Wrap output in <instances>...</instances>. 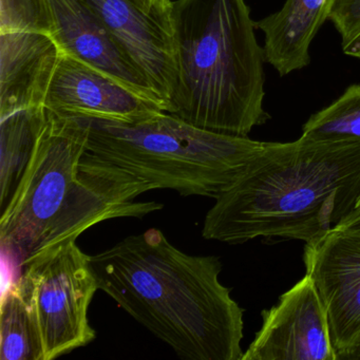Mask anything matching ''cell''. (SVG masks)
Segmentation results:
<instances>
[{
  "mask_svg": "<svg viewBox=\"0 0 360 360\" xmlns=\"http://www.w3.org/2000/svg\"><path fill=\"white\" fill-rule=\"evenodd\" d=\"M89 260L100 290L181 358L241 360L243 309L219 257L186 254L150 229Z\"/></svg>",
  "mask_w": 360,
  "mask_h": 360,
  "instance_id": "obj_1",
  "label": "cell"
},
{
  "mask_svg": "<svg viewBox=\"0 0 360 360\" xmlns=\"http://www.w3.org/2000/svg\"><path fill=\"white\" fill-rule=\"evenodd\" d=\"M206 240L242 244L258 237L315 243L351 216L360 200V144L269 143L216 198Z\"/></svg>",
  "mask_w": 360,
  "mask_h": 360,
  "instance_id": "obj_2",
  "label": "cell"
},
{
  "mask_svg": "<svg viewBox=\"0 0 360 360\" xmlns=\"http://www.w3.org/2000/svg\"><path fill=\"white\" fill-rule=\"evenodd\" d=\"M170 20L176 77L168 113L244 138L266 123V60L245 0H174Z\"/></svg>",
  "mask_w": 360,
  "mask_h": 360,
  "instance_id": "obj_3",
  "label": "cell"
},
{
  "mask_svg": "<svg viewBox=\"0 0 360 360\" xmlns=\"http://www.w3.org/2000/svg\"><path fill=\"white\" fill-rule=\"evenodd\" d=\"M89 123L79 169L127 201L155 189L216 199L267 145L202 129L165 111L134 124Z\"/></svg>",
  "mask_w": 360,
  "mask_h": 360,
  "instance_id": "obj_4",
  "label": "cell"
},
{
  "mask_svg": "<svg viewBox=\"0 0 360 360\" xmlns=\"http://www.w3.org/2000/svg\"><path fill=\"white\" fill-rule=\"evenodd\" d=\"M32 157L8 205L0 212L3 252L22 269L32 257L90 227L119 218L142 219L158 202L126 201L79 169L89 119L47 110Z\"/></svg>",
  "mask_w": 360,
  "mask_h": 360,
  "instance_id": "obj_5",
  "label": "cell"
},
{
  "mask_svg": "<svg viewBox=\"0 0 360 360\" xmlns=\"http://www.w3.org/2000/svg\"><path fill=\"white\" fill-rule=\"evenodd\" d=\"M89 255L69 240L32 257L15 280L26 301L41 347L52 360L96 339L88 309L100 290Z\"/></svg>",
  "mask_w": 360,
  "mask_h": 360,
  "instance_id": "obj_6",
  "label": "cell"
},
{
  "mask_svg": "<svg viewBox=\"0 0 360 360\" xmlns=\"http://www.w3.org/2000/svg\"><path fill=\"white\" fill-rule=\"evenodd\" d=\"M261 316L241 360H338L326 307L307 274Z\"/></svg>",
  "mask_w": 360,
  "mask_h": 360,
  "instance_id": "obj_7",
  "label": "cell"
},
{
  "mask_svg": "<svg viewBox=\"0 0 360 360\" xmlns=\"http://www.w3.org/2000/svg\"><path fill=\"white\" fill-rule=\"evenodd\" d=\"M121 44L169 109L176 67L170 7L153 0H84Z\"/></svg>",
  "mask_w": 360,
  "mask_h": 360,
  "instance_id": "obj_8",
  "label": "cell"
},
{
  "mask_svg": "<svg viewBox=\"0 0 360 360\" xmlns=\"http://www.w3.org/2000/svg\"><path fill=\"white\" fill-rule=\"evenodd\" d=\"M303 262L326 307L340 360L360 338V236L330 231L305 244Z\"/></svg>",
  "mask_w": 360,
  "mask_h": 360,
  "instance_id": "obj_9",
  "label": "cell"
},
{
  "mask_svg": "<svg viewBox=\"0 0 360 360\" xmlns=\"http://www.w3.org/2000/svg\"><path fill=\"white\" fill-rule=\"evenodd\" d=\"M50 34L68 54L112 77L134 94L165 106L140 67L84 0H43Z\"/></svg>",
  "mask_w": 360,
  "mask_h": 360,
  "instance_id": "obj_10",
  "label": "cell"
},
{
  "mask_svg": "<svg viewBox=\"0 0 360 360\" xmlns=\"http://www.w3.org/2000/svg\"><path fill=\"white\" fill-rule=\"evenodd\" d=\"M44 107L62 115L134 124L164 111L98 69L62 53Z\"/></svg>",
  "mask_w": 360,
  "mask_h": 360,
  "instance_id": "obj_11",
  "label": "cell"
},
{
  "mask_svg": "<svg viewBox=\"0 0 360 360\" xmlns=\"http://www.w3.org/2000/svg\"><path fill=\"white\" fill-rule=\"evenodd\" d=\"M60 54L47 27L0 28V117L44 107Z\"/></svg>",
  "mask_w": 360,
  "mask_h": 360,
  "instance_id": "obj_12",
  "label": "cell"
},
{
  "mask_svg": "<svg viewBox=\"0 0 360 360\" xmlns=\"http://www.w3.org/2000/svg\"><path fill=\"white\" fill-rule=\"evenodd\" d=\"M336 0H286L280 11L256 22L264 34L265 60L280 77L304 69L309 48Z\"/></svg>",
  "mask_w": 360,
  "mask_h": 360,
  "instance_id": "obj_13",
  "label": "cell"
},
{
  "mask_svg": "<svg viewBox=\"0 0 360 360\" xmlns=\"http://www.w3.org/2000/svg\"><path fill=\"white\" fill-rule=\"evenodd\" d=\"M44 107L0 117V212L15 193L46 122Z\"/></svg>",
  "mask_w": 360,
  "mask_h": 360,
  "instance_id": "obj_14",
  "label": "cell"
},
{
  "mask_svg": "<svg viewBox=\"0 0 360 360\" xmlns=\"http://www.w3.org/2000/svg\"><path fill=\"white\" fill-rule=\"evenodd\" d=\"M0 359L41 360V347L26 301L16 281L0 307Z\"/></svg>",
  "mask_w": 360,
  "mask_h": 360,
  "instance_id": "obj_15",
  "label": "cell"
},
{
  "mask_svg": "<svg viewBox=\"0 0 360 360\" xmlns=\"http://www.w3.org/2000/svg\"><path fill=\"white\" fill-rule=\"evenodd\" d=\"M301 138L313 142L360 144V85H351L330 106L314 113Z\"/></svg>",
  "mask_w": 360,
  "mask_h": 360,
  "instance_id": "obj_16",
  "label": "cell"
},
{
  "mask_svg": "<svg viewBox=\"0 0 360 360\" xmlns=\"http://www.w3.org/2000/svg\"><path fill=\"white\" fill-rule=\"evenodd\" d=\"M328 20L340 35L343 53L360 60V0H336Z\"/></svg>",
  "mask_w": 360,
  "mask_h": 360,
  "instance_id": "obj_17",
  "label": "cell"
},
{
  "mask_svg": "<svg viewBox=\"0 0 360 360\" xmlns=\"http://www.w3.org/2000/svg\"><path fill=\"white\" fill-rule=\"evenodd\" d=\"M334 231H345L360 236V210H354L349 218L345 219Z\"/></svg>",
  "mask_w": 360,
  "mask_h": 360,
  "instance_id": "obj_18",
  "label": "cell"
},
{
  "mask_svg": "<svg viewBox=\"0 0 360 360\" xmlns=\"http://www.w3.org/2000/svg\"><path fill=\"white\" fill-rule=\"evenodd\" d=\"M340 360H360V338L356 345L340 358Z\"/></svg>",
  "mask_w": 360,
  "mask_h": 360,
  "instance_id": "obj_19",
  "label": "cell"
},
{
  "mask_svg": "<svg viewBox=\"0 0 360 360\" xmlns=\"http://www.w3.org/2000/svg\"><path fill=\"white\" fill-rule=\"evenodd\" d=\"M153 1L166 8H169L172 6V0H153Z\"/></svg>",
  "mask_w": 360,
  "mask_h": 360,
  "instance_id": "obj_20",
  "label": "cell"
},
{
  "mask_svg": "<svg viewBox=\"0 0 360 360\" xmlns=\"http://www.w3.org/2000/svg\"><path fill=\"white\" fill-rule=\"evenodd\" d=\"M360 210V200L358 201L357 206H356L355 210Z\"/></svg>",
  "mask_w": 360,
  "mask_h": 360,
  "instance_id": "obj_21",
  "label": "cell"
}]
</instances>
